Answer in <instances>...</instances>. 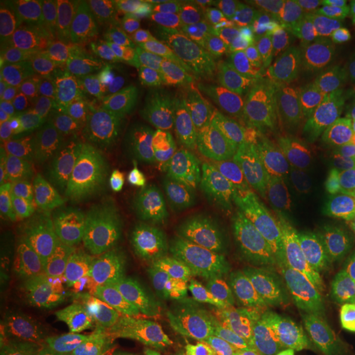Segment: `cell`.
Segmentation results:
<instances>
[{
    "instance_id": "8",
    "label": "cell",
    "mask_w": 355,
    "mask_h": 355,
    "mask_svg": "<svg viewBox=\"0 0 355 355\" xmlns=\"http://www.w3.org/2000/svg\"><path fill=\"white\" fill-rule=\"evenodd\" d=\"M198 2L145 0L140 91L145 101L178 109L176 69Z\"/></svg>"
},
{
    "instance_id": "25",
    "label": "cell",
    "mask_w": 355,
    "mask_h": 355,
    "mask_svg": "<svg viewBox=\"0 0 355 355\" xmlns=\"http://www.w3.org/2000/svg\"><path fill=\"white\" fill-rule=\"evenodd\" d=\"M102 189L87 186L58 204L48 216V230L61 235L74 255H79L97 239V209Z\"/></svg>"
},
{
    "instance_id": "24",
    "label": "cell",
    "mask_w": 355,
    "mask_h": 355,
    "mask_svg": "<svg viewBox=\"0 0 355 355\" xmlns=\"http://www.w3.org/2000/svg\"><path fill=\"white\" fill-rule=\"evenodd\" d=\"M76 259V273L115 301L139 265L137 252L105 239H96Z\"/></svg>"
},
{
    "instance_id": "38",
    "label": "cell",
    "mask_w": 355,
    "mask_h": 355,
    "mask_svg": "<svg viewBox=\"0 0 355 355\" xmlns=\"http://www.w3.org/2000/svg\"><path fill=\"white\" fill-rule=\"evenodd\" d=\"M326 94L336 107L343 110L355 109V73H347L336 81L327 87Z\"/></svg>"
},
{
    "instance_id": "13",
    "label": "cell",
    "mask_w": 355,
    "mask_h": 355,
    "mask_svg": "<svg viewBox=\"0 0 355 355\" xmlns=\"http://www.w3.org/2000/svg\"><path fill=\"white\" fill-rule=\"evenodd\" d=\"M206 121L204 112L186 109H165L145 99L135 101L112 132L119 140L146 165L165 159L170 148L186 133Z\"/></svg>"
},
{
    "instance_id": "40",
    "label": "cell",
    "mask_w": 355,
    "mask_h": 355,
    "mask_svg": "<svg viewBox=\"0 0 355 355\" xmlns=\"http://www.w3.org/2000/svg\"><path fill=\"white\" fill-rule=\"evenodd\" d=\"M319 37L327 38L329 42L339 44V46L345 48L350 51V48H355V10L350 13V17L344 21L336 32L329 35H319Z\"/></svg>"
},
{
    "instance_id": "1",
    "label": "cell",
    "mask_w": 355,
    "mask_h": 355,
    "mask_svg": "<svg viewBox=\"0 0 355 355\" xmlns=\"http://www.w3.org/2000/svg\"><path fill=\"white\" fill-rule=\"evenodd\" d=\"M224 290L204 336L216 355H293L311 293L224 257Z\"/></svg>"
},
{
    "instance_id": "19",
    "label": "cell",
    "mask_w": 355,
    "mask_h": 355,
    "mask_svg": "<svg viewBox=\"0 0 355 355\" xmlns=\"http://www.w3.org/2000/svg\"><path fill=\"white\" fill-rule=\"evenodd\" d=\"M212 232L237 242L252 252L260 243L259 220L248 202L243 184L196 193Z\"/></svg>"
},
{
    "instance_id": "30",
    "label": "cell",
    "mask_w": 355,
    "mask_h": 355,
    "mask_svg": "<svg viewBox=\"0 0 355 355\" xmlns=\"http://www.w3.org/2000/svg\"><path fill=\"white\" fill-rule=\"evenodd\" d=\"M301 61L314 83L329 87L349 73L350 51L324 37H313L304 48Z\"/></svg>"
},
{
    "instance_id": "26",
    "label": "cell",
    "mask_w": 355,
    "mask_h": 355,
    "mask_svg": "<svg viewBox=\"0 0 355 355\" xmlns=\"http://www.w3.org/2000/svg\"><path fill=\"white\" fill-rule=\"evenodd\" d=\"M97 239L122 243L139 255V212L125 189L102 191L99 209H97Z\"/></svg>"
},
{
    "instance_id": "39",
    "label": "cell",
    "mask_w": 355,
    "mask_h": 355,
    "mask_svg": "<svg viewBox=\"0 0 355 355\" xmlns=\"http://www.w3.org/2000/svg\"><path fill=\"white\" fill-rule=\"evenodd\" d=\"M28 295V290L17 285V283L8 278L7 275L0 273V311L10 308V306L15 303H20V301H24Z\"/></svg>"
},
{
    "instance_id": "46",
    "label": "cell",
    "mask_w": 355,
    "mask_h": 355,
    "mask_svg": "<svg viewBox=\"0 0 355 355\" xmlns=\"http://www.w3.org/2000/svg\"><path fill=\"white\" fill-rule=\"evenodd\" d=\"M349 286L352 288V291L355 293V272L349 277Z\"/></svg>"
},
{
    "instance_id": "27",
    "label": "cell",
    "mask_w": 355,
    "mask_h": 355,
    "mask_svg": "<svg viewBox=\"0 0 355 355\" xmlns=\"http://www.w3.org/2000/svg\"><path fill=\"white\" fill-rule=\"evenodd\" d=\"M293 24L296 30H303L319 37L336 32L350 13L355 10L352 0H295L288 2Z\"/></svg>"
},
{
    "instance_id": "41",
    "label": "cell",
    "mask_w": 355,
    "mask_h": 355,
    "mask_svg": "<svg viewBox=\"0 0 355 355\" xmlns=\"http://www.w3.org/2000/svg\"><path fill=\"white\" fill-rule=\"evenodd\" d=\"M20 214L21 212L8 199H3L2 204H0V243H2L0 247L7 243L8 235H10L13 225H15Z\"/></svg>"
},
{
    "instance_id": "45",
    "label": "cell",
    "mask_w": 355,
    "mask_h": 355,
    "mask_svg": "<svg viewBox=\"0 0 355 355\" xmlns=\"http://www.w3.org/2000/svg\"><path fill=\"white\" fill-rule=\"evenodd\" d=\"M344 115H347L349 119H352V121H355V109H349V110H343Z\"/></svg>"
},
{
    "instance_id": "33",
    "label": "cell",
    "mask_w": 355,
    "mask_h": 355,
    "mask_svg": "<svg viewBox=\"0 0 355 355\" xmlns=\"http://www.w3.org/2000/svg\"><path fill=\"white\" fill-rule=\"evenodd\" d=\"M25 300L0 311V347L3 355L20 352L35 339V329L26 316Z\"/></svg>"
},
{
    "instance_id": "10",
    "label": "cell",
    "mask_w": 355,
    "mask_h": 355,
    "mask_svg": "<svg viewBox=\"0 0 355 355\" xmlns=\"http://www.w3.org/2000/svg\"><path fill=\"white\" fill-rule=\"evenodd\" d=\"M230 33L245 60L273 66L300 60L295 44L296 26L288 2L278 0H225L219 2Z\"/></svg>"
},
{
    "instance_id": "36",
    "label": "cell",
    "mask_w": 355,
    "mask_h": 355,
    "mask_svg": "<svg viewBox=\"0 0 355 355\" xmlns=\"http://www.w3.org/2000/svg\"><path fill=\"white\" fill-rule=\"evenodd\" d=\"M25 308L28 321L32 322L35 334H37L43 326H46L51 318V304L43 288H38L26 296Z\"/></svg>"
},
{
    "instance_id": "6",
    "label": "cell",
    "mask_w": 355,
    "mask_h": 355,
    "mask_svg": "<svg viewBox=\"0 0 355 355\" xmlns=\"http://www.w3.org/2000/svg\"><path fill=\"white\" fill-rule=\"evenodd\" d=\"M266 162L255 150L217 133L206 121L186 133L163 159L168 176L191 193H202L250 178Z\"/></svg>"
},
{
    "instance_id": "21",
    "label": "cell",
    "mask_w": 355,
    "mask_h": 355,
    "mask_svg": "<svg viewBox=\"0 0 355 355\" xmlns=\"http://www.w3.org/2000/svg\"><path fill=\"white\" fill-rule=\"evenodd\" d=\"M260 96L265 104L291 112L321 115L337 119L339 112L326 92L319 89L308 73L293 64L273 66L260 84Z\"/></svg>"
},
{
    "instance_id": "3",
    "label": "cell",
    "mask_w": 355,
    "mask_h": 355,
    "mask_svg": "<svg viewBox=\"0 0 355 355\" xmlns=\"http://www.w3.org/2000/svg\"><path fill=\"white\" fill-rule=\"evenodd\" d=\"M125 191L140 220L135 273L162 279L171 261L186 248L214 242V232L196 194L173 181L157 163L146 166Z\"/></svg>"
},
{
    "instance_id": "15",
    "label": "cell",
    "mask_w": 355,
    "mask_h": 355,
    "mask_svg": "<svg viewBox=\"0 0 355 355\" xmlns=\"http://www.w3.org/2000/svg\"><path fill=\"white\" fill-rule=\"evenodd\" d=\"M104 15L109 66L139 97L145 35L144 2L110 0L104 2Z\"/></svg>"
},
{
    "instance_id": "44",
    "label": "cell",
    "mask_w": 355,
    "mask_h": 355,
    "mask_svg": "<svg viewBox=\"0 0 355 355\" xmlns=\"http://www.w3.org/2000/svg\"><path fill=\"white\" fill-rule=\"evenodd\" d=\"M345 184H347V196L349 201L355 209V166H350L345 171Z\"/></svg>"
},
{
    "instance_id": "37",
    "label": "cell",
    "mask_w": 355,
    "mask_h": 355,
    "mask_svg": "<svg viewBox=\"0 0 355 355\" xmlns=\"http://www.w3.org/2000/svg\"><path fill=\"white\" fill-rule=\"evenodd\" d=\"M84 347H86V337H71V339H64L51 345H42V347L28 345L26 349L12 355H84Z\"/></svg>"
},
{
    "instance_id": "34",
    "label": "cell",
    "mask_w": 355,
    "mask_h": 355,
    "mask_svg": "<svg viewBox=\"0 0 355 355\" xmlns=\"http://www.w3.org/2000/svg\"><path fill=\"white\" fill-rule=\"evenodd\" d=\"M48 232V217H37L21 212L15 225H13L7 243L2 247V252H19L30 254L40 239Z\"/></svg>"
},
{
    "instance_id": "12",
    "label": "cell",
    "mask_w": 355,
    "mask_h": 355,
    "mask_svg": "<svg viewBox=\"0 0 355 355\" xmlns=\"http://www.w3.org/2000/svg\"><path fill=\"white\" fill-rule=\"evenodd\" d=\"M117 300L125 301L158 343L193 340L209 318L166 283L133 273Z\"/></svg>"
},
{
    "instance_id": "18",
    "label": "cell",
    "mask_w": 355,
    "mask_h": 355,
    "mask_svg": "<svg viewBox=\"0 0 355 355\" xmlns=\"http://www.w3.org/2000/svg\"><path fill=\"white\" fill-rule=\"evenodd\" d=\"M74 152L87 183L102 191L127 189L148 166L115 137L112 128L91 133Z\"/></svg>"
},
{
    "instance_id": "32",
    "label": "cell",
    "mask_w": 355,
    "mask_h": 355,
    "mask_svg": "<svg viewBox=\"0 0 355 355\" xmlns=\"http://www.w3.org/2000/svg\"><path fill=\"white\" fill-rule=\"evenodd\" d=\"M311 209H313V196L309 191L301 188L290 189L278 209L266 219L261 242L298 229L306 222Z\"/></svg>"
},
{
    "instance_id": "23",
    "label": "cell",
    "mask_w": 355,
    "mask_h": 355,
    "mask_svg": "<svg viewBox=\"0 0 355 355\" xmlns=\"http://www.w3.org/2000/svg\"><path fill=\"white\" fill-rule=\"evenodd\" d=\"M268 107L277 115L290 140L304 155L322 159L329 165L340 168L344 173L349 170L350 165L345 157L339 121L321 117V115L291 112V110L270 104Z\"/></svg>"
},
{
    "instance_id": "4",
    "label": "cell",
    "mask_w": 355,
    "mask_h": 355,
    "mask_svg": "<svg viewBox=\"0 0 355 355\" xmlns=\"http://www.w3.org/2000/svg\"><path fill=\"white\" fill-rule=\"evenodd\" d=\"M247 86L245 58L219 2H198L176 69L181 109L206 112L239 101Z\"/></svg>"
},
{
    "instance_id": "14",
    "label": "cell",
    "mask_w": 355,
    "mask_h": 355,
    "mask_svg": "<svg viewBox=\"0 0 355 355\" xmlns=\"http://www.w3.org/2000/svg\"><path fill=\"white\" fill-rule=\"evenodd\" d=\"M159 282L166 283L211 319L224 290V257L214 242L196 243L178 255Z\"/></svg>"
},
{
    "instance_id": "29",
    "label": "cell",
    "mask_w": 355,
    "mask_h": 355,
    "mask_svg": "<svg viewBox=\"0 0 355 355\" xmlns=\"http://www.w3.org/2000/svg\"><path fill=\"white\" fill-rule=\"evenodd\" d=\"M311 355H355L354 306H336L327 311L314 331Z\"/></svg>"
},
{
    "instance_id": "35",
    "label": "cell",
    "mask_w": 355,
    "mask_h": 355,
    "mask_svg": "<svg viewBox=\"0 0 355 355\" xmlns=\"http://www.w3.org/2000/svg\"><path fill=\"white\" fill-rule=\"evenodd\" d=\"M0 273L7 275L17 285L24 286L30 293L38 290L42 283L37 266H35L30 254L19 252H2L0 257Z\"/></svg>"
},
{
    "instance_id": "17",
    "label": "cell",
    "mask_w": 355,
    "mask_h": 355,
    "mask_svg": "<svg viewBox=\"0 0 355 355\" xmlns=\"http://www.w3.org/2000/svg\"><path fill=\"white\" fill-rule=\"evenodd\" d=\"M42 288L50 300L51 318L46 326L35 334V339L81 329L104 318L117 303L76 272Z\"/></svg>"
},
{
    "instance_id": "11",
    "label": "cell",
    "mask_w": 355,
    "mask_h": 355,
    "mask_svg": "<svg viewBox=\"0 0 355 355\" xmlns=\"http://www.w3.org/2000/svg\"><path fill=\"white\" fill-rule=\"evenodd\" d=\"M50 63L37 30L19 3L17 7H3L0 20L2 117L20 107L35 81Z\"/></svg>"
},
{
    "instance_id": "22",
    "label": "cell",
    "mask_w": 355,
    "mask_h": 355,
    "mask_svg": "<svg viewBox=\"0 0 355 355\" xmlns=\"http://www.w3.org/2000/svg\"><path fill=\"white\" fill-rule=\"evenodd\" d=\"M224 115L230 130L254 148L278 157L304 155L290 140L277 115L263 101L248 99V97L234 101L225 105Z\"/></svg>"
},
{
    "instance_id": "20",
    "label": "cell",
    "mask_w": 355,
    "mask_h": 355,
    "mask_svg": "<svg viewBox=\"0 0 355 355\" xmlns=\"http://www.w3.org/2000/svg\"><path fill=\"white\" fill-rule=\"evenodd\" d=\"M162 343L150 334L125 301L117 300L86 337L84 355H159Z\"/></svg>"
},
{
    "instance_id": "5",
    "label": "cell",
    "mask_w": 355,
    "mask_h": 355,
    "mask_svg": "<svg viewBox=\"0 0 355 355\" xmlns=\"http://www.w3.org/2000/svg\"><path fill=\"white\" fill-rule=\"evenodd\" d=\"M347 227L340 216L324 212L291 232L266 239L252 254V268L304 293L329 279L343 260Z\"/></svg>"
},
{
    "instance_id": "7",
    "label": "cell",
    "mask_w": 355,
    "mask_h": 355,
    "mask_svg": "<svg viewBox=\"0 0 355 355\" xmlns=\"http://www.w3.org/2000/svg\"><path fill=\"white\" fill-rule=\"evenodd\" d=\"M19 6L33 24L51 63L63 56L109 66L104 2L42 0Z\"/></svg>"
},
{
    "instance_id": "28",
    "label": "cell",
    "mask_w": 355,
    "mask_h": 355,
    "mask_svg": "<svg viewBox=\"0 0 355 355\" xmlns=\"http://www.w3.org/2000/svg\"><path fill=\"white\" fill-rule=\"evenodd\" d=\"M243 188H245L248 202H250L257 220H259L261 242L266 219L278 209V206L286 198L290 189H288V183L283 176L282 168L273 159H266L263 165L248 178Z\"/></svg>"
},
{
    "instance_id": "43",
    "label": "cell",
    "mask_w": 355,
    "mask_h": 355,
    "mask_svg": "<svg viewBox=\"0 0 355 355\" xmlns=\"http://www.w3.org/2000/svg\"><path fill=\"white\" fill-rule=\"evenodd\" d=\"M159 355H207L198 347L193 340H181V343H175L170 349L162 350Z\"/></svg>"
},
{
    "instance_id": "2",
    "label": "cell",
    "mask_w": 355,
    "mask_h": 355,
    "mask_svg": "<svg viewBox=\"0 0 355 355\" xmlns=\"http://www.w3.org/2000/svg\"><path fill=\"white\" fill-rule=\"evenodd\" d=\"M135 101V92L110 66L56 58L7 117L28 114L61 127L97 132L112 128Z\"/></svg>"
},
{
    "instance_id": "31",
    "label": "cell",
    "mask_w": 355,
    "mask_h": 355,
    "mask_svg": "<svg viewBox=\"0 0 355 355\" xmlns=\"http://www.w3.org/2000/svg\"><path fill=\"white\" fill-rule=\"evenodd\" d=\"M35 266H37L42 283L51 282L61 275H64L71 268L74 260V252L69 243L64 241L61 235L48 230L46 234L40 239V242L30 252Z\"/></svg>"
},
{
    "instance_id": "42",
    "label": "cell",
    "mask_w": 355,
    "mask_h": 355,
    "mask_svg": "<svg viewBox=\"0 0 355 355\" xmlns=\"http://www.w3.org/2000/svg\"><path fill=\"white\" fill-rule=\"evenodd\" d=\"M337 121H339L340 133H343L345 157H347L349 165L355 166V121L349 119L347 115H340Z\"/></svg>"
},
{
    "instance_id": "9",
    "label": "cell",
    "mask_w": 355,
    "mask_h": 355,
    "mask_svg": "<svg viewBox=\"0 0 355 355\" xmlns=\"http://www.w3.org/2000/svg\"><path fill=\"white\" fill-rule=\"evenodd\" d=\"M89 186L76 152L15 159L2 168V201L20 212L48 217L58 204Z\"/></svg>"
},
{
    "instance_id": "16",
    "label": "cell",
    "mask_w": 355,
    "mask_h": 355,
    "mask_svg": "<svg viewBox=\"0 0 355 355\" xmlns=\"http://www.w3.org/2000/svg\"><path fill=\"white\" fill-rule=\"evenodd\" d=\"M91 133L94 132L61 127L28 114L2 119V168L15 159L74 152Z\"/></svg>"
}]
</instances>
